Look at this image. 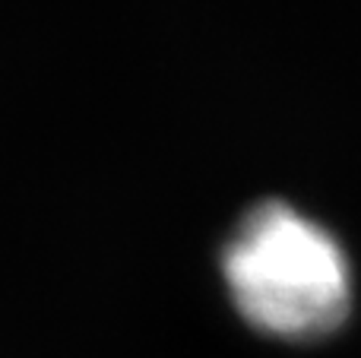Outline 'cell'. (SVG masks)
I'll use <instances>...</instances> for the list:
<instances>
[{
    "instance_id": "6da1fadb",
    "label": "cell",
    "mask_w": 361,
    "mask_h": 358,
    "mask_svg": "<svg viewBox=\"0 0 361 358\" xmlns=\"http://www.w3.org/2000/svg\"><path fill=\"white\" fill-rule=\"evenodd\" d=\"M222 279L247 327L301 346L336 333L355 298L339 238L282 200H263L238 219L222 247Z\"/></svg>"
}]
</instances>
